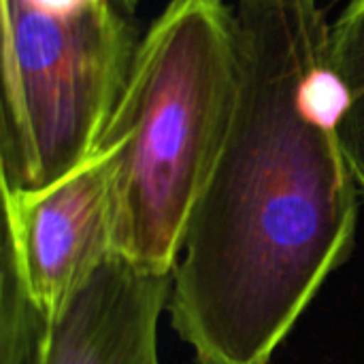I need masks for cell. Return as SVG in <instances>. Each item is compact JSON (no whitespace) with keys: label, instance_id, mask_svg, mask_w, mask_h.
Segmentation results:
<instances>
[{"label":"cell","instance_id":"1","mask_svg":"<svg viewBox=\"0 0 364 364\" xmlns=\"http://www.w3.org/2000/svg\"><path fill=\"white\" fill-rule=\"evenodd\" d=\"M239 92L186 224L166 314L196 364H269L354 247L322 0H232Z\"/></svg>","mask_w":364,"mask_h":364},{"label":"cell","instance_id":"2","mask_svg":"<svg viewBox=\"0 0 364 364\" xmlns=\"http://www.w3.org/2000/svg\"><path fill=\"white\" fill-rule=\"evenodd\" d=\"M239 92L235 6L171 0L141 36L98 143L115 147V256L171 275Z\"/></svg>","mask_w":364,"mask_h":364},{"label":"cell","instance_id":"3","mask_svg":"<svg viewBox=\"0 0 364 364\" xmlns=\"http://www.w3.org/2000/svg\"><path fill=\"white\" fill-rule=\"evenodd\" d=\"M119 6L2 0V186L41 190L94 154L141 43Z\"/></svg>","mask_w":364,"mask_h":364},{"label":"cell","instance_id":"4","mask_svg":"<svg viewBox=\"0 0 364 364\" xmlns=\"http://www.w3.org/2000/svg\"><path fill=\"white\" fill-rule=\"evenodd\" d=\"M115 147L94 154L41 190L2 186L6 252L28 296L55 326L79 292L115 256Z\"/></svg>","mask_w":364,"mask_h":364},{"label":"cell","instance_id":"5","mask_svg":"<svg viewBox=\"0 0 364 364\" xmlns=\"http://www.w3.org/2000/svg\"><path fill=\"white\" fill-rule=\"evenodd\" d=\"M171 275H151L113 256L55 324L45 364H162L158 324Z\"/></svg>","mask_w":364,"mask_h":364},{"label":"cell","instance_id":"6","mask_svg":"<svg viewBox=\"0 0 364 364\" xmlns=\"http://www.w3.org/2000/svg\"><path fill=\"white\" fill-rule=\"evenodd\" d=\"M326 51L328 64L346 94L337 139L364 196V0H350L331 23Z\"/></svg>","mask_w":364,"mask_h":364},{"label":"cell","instance_id":"7","mask_svg":"<svg viewBox=\"0 0 364 364\" xmlns=\"http://www.w3.org/2000/svg\"><path fill=\"white\" fill-rule=\"evenodd\" d=\"M55 326L28 296L13 258H0V364H45Z\"/></svg>","mask_w":364,"mask_h":364},{"label":"cell","instance_id":"8","mask_svg":"<svg viewBox=\"0 0 364 364\" xmlns=\"http://www.w3.org/2000/svg\"><path fill=\"white\" fill-rule=\"evenodd\" d=\"M119 4H122V9L128 13V15H132L134 13V9L139 6V0H117Z\"/></svg>","mask_w":364,"mask_h":364}]
</instances>
